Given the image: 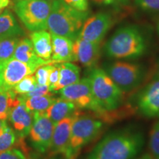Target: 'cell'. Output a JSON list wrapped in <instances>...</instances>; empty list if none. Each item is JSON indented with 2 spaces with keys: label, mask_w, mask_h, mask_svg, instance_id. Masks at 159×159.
<instances>
[{
  "label": "cell",
  "mask_w": 159,
  "mask_h": 159,
  "mask_svg": "<svg viewBox=\"0 0 159 159\" xmlns=\"http://www.w3.org/2000/svg\"><path fill=\"white\" fill-rule=\"evenodd\" d=\"M144 134L128 127L107 134L82 159H134L144 147Z\"/></svg>",
  "instance_id": "6da1fadb"
},
{
  "label": "cell",
  "mask_w": 159,
  "mask_h": 159,
  "mask_svg": "<svg viewBox=\"0 0 159 159\" xmlns=\"http://www.w3.org/2000/svg\"><path fill=\"white\" fill-rule=\"evenodd\" d=\"M148 40L136 25H128L116 30L104 45L107 57L114 59H136L148 50Z\"/></svg>",
  "instance_id": "7a4b0ae2"
},
{
  "label": "cell",
  "mask_w": 159,
  "mask_h": 159,
  "mask_svg": "<svg viewBox=\"0 0 159 159\" xmlns=\"http://www.w3.org/2000/svg\"><path fill=\"white\" fill-rule=\"evenodd\" d=\"M89 16V11H77L63 0H53L47 20V30L51 34L75 41Z\"/></svg>",
  "instance_id": "3957f363"
},
{
  "label": "cell",
  "mask_w": 159,
  "mask_h": 159,
  "mask_svg": "<svg viewBox=\"0 0 159 159\" xmlns=\"http://www.w3.org/2000/svg\"><path fill=\"white\" fill-rule=\"evenodd\" d=\"M87 78L94 99L102 109L115 111L122 102L123 94L104 69L93 67L89 69Z\"/></svg>",
  "instance_id": "277c9868"
},
{
  "label": "cell",
  "mask_w": 159,
  "mask_h": 159,
  "mask_svg": "<svg viewBox=\"0 0 159 159\" xmlns=\"http://www.w3.org/2000/svg\"><path fill=\"white\" fill-rule=\"evenodd\" d=\"M102 127L103 122L101 120L88 115H81L79 112L75 116L71 125L70 140L66 158L76 159L81 149L98 136Z\"/></svg>",
  "instance_id": "5b68a950"
},
{
  "label": "cell",
  "mask_w": 159,
  "mask_h": 159,
  "mask_svg": "<svg viewBox=\"0 0 159 159\" xmlns=\"http://www.w3.org/2000/svg\"><path fill=\"white\" fill-rule=\"evenodd\" d=\"M61 98L74 103L78 109L92 111L104 120H111V111H106L100 107L93 96L89 79L83 77L77 83L61 89L59 91Z\"/></svg>",
  "instance_id": "8992f818"
},
{
  "label": "cell",
  "mask_w": 159,
  "mask_h": 159,
  "mask_svg": "<svg viewBox=\"0 0 159 159\" xmlns=\"http://www.w3.org/2000/svg\"><path fill=\"white\" fill-rule=\"evenodd\" d=\"M103 69L123 93L136 89L145 77L144 66L137 63L114 61L105 63Z\"/></svg>",
  "instance_id": "52a82bcc"
},
{
  "label": "cell",
  "mask_w": 159,
  "mask_h": 159,
  "mask_svg": "<svg viewBox=\"0 0 159 159\" xmlns=\"http://www.w3.org/2000/svg\"><path fill=\"white\" fill-rule=\"evenodd\" d=\"M52 2L19 0L14 3V11L25 27L31 32L47 30Z\"/></svg>",
  "instance_id": "ba28073f"
},
{
  "label": "cell",
  "mask_w": 159,
  "mask_h": 159,
  "mask_svg": "<svg viewBox=\"0 0 159 159\" xmlns=\"http://www.w3.org/2000/svg\"><path fill=\"white\" fill-rule=\"evenodd\" d=\"M114 24V17L107 12H99L89 16L78 35L80 39L101 43Z\"/></svg>",
  "instance_id": "9c48e42d"
},
{
  "label": "cell",
  "mask_w": 159,
  "mask_h": 159,
  "mask_svg": "<svg viewBox=\"0 0 159 159\" xmlns=\"http://www.w3.org/2000/svg\"><path fill=\"white\" fill-rule=\"evenodd\" d=\"M55 124L44 114H33V122L30 131V144L36 152L44 153L49 150Z\"/></svg>",
  "instance_id": "30bf717a"
},
{
  "label": "cell",
  "mask_w": 159,
  "mask_h": 159,
  "mask_svg": "<svg viewBox=\"0 0 159 159\" xmlns=\"http://www.w3.org/2000/svg\"><path fill=\"white\" fill-rule=\"evenodd\" d=\"M36 69L14 57L0 61V90H11L20 80Z\"/></svg>",
  "instance_id": "8fae6325"
},
{
  "label": "cell",
  "mask_w": 159,
  "mask_h": 159,
  "mask_svg": "<svg viewBox=\"0 0 159 159\" xmlns=\"http://www.w3.org/2000/svg\"><path fill=\"white\" fill-rule=\"evenodd\" d=\"M137 110L142 116L159 118V79H153L136 96Z\"/></svg>",
  "instance_id": "7c38bea8"
},
{
  "label": "cell",
  "mask_w": 159,
  "mask_h": 159,
  "mask_svg": "<svg viewBox=\"0 0 159 159\" xmlns=\"http://www.w3.org/2000/svg\"><path fill=\"white\" fill-rule=\"evenodd\" d=\"M101 43H97L77 37L73 41L75 61L88 69L96 66L101 55Z\"/></svg>",
  "instance_id": "4fadbf2b"
},
{
  "label": "cell",
  "mask_w": 159,
  "mask_h": 159,
  "mask_svg": "<svg viewBox=\"0 0 159 159\" xmlns=\"http://www.w3.org/2000/svg\"><path fill=\"white\" fill-rule=\"evenodd\" d=\"M78 113L73 116L66 117L55 125L51 146L49 150H50L52 156L63 155L65 156L66 155L69 148V140H70L71 125L75 116Z\"/></svg>",
  "instance_id": "5bb4252c"
},
{
  "label": "cell",
  "mask_w": 159,
  "mask_h": 159,
  "mask_svg": "<svg viewBox=\"0 0 159 159\" xmlns=\"http://www.w3.org/2000/svg\"><path fill=\"white\" fill-rule=\"evenodd\" d=\"M20 98V102L16 104L11 110L8 119L13 125L17 136L25 139L28 136L30 131L33 122V114L27 110L22 98Z\"/></svg>",
  "instance_id": "9a60e30c"
},
{
  "label": "cell",
  "mask_w": 159,
  "mask_h": 159,
  "mask_svg": "<svg viewBox=\"0 0 159 159\" xmlns=\"http://www.w3.org/2000/svg\"><path fill=\"white\" fill-rule=\"evenodd\" d=\"M13 57L35 69L43 65L53 63L52 61H45L38 56L33 49L30 39L28 38L20 39L15 49Z\"/></svg>",
  "instance_id": "2e32d148"
},
{
  "label": "cell",
  "mask_w": 159,
  "mask_h": 159,
  "mask_svg": "<svg viewBox=\"0 0 159 159\" xmlns=\"http://www.w3.org/2000/svg\"><path fill=\"white\" fill-rule=\"evenodd\" d=\"M52 53L51 60L54 63L75 61L73 53V41L66 37L51 34Z\"/></svg>",
  "instance_id": "e0dca14e"
},
{
  "label": "cell",
  "mask_w": 159,
  "mask_h": 159,
  "mask_svg": "<svg viewBox=\"0 0 159 159\" xmlns=\"http://www.w3.org/2000/svg\"><path fill=\"white\" fill-rule=\"evenodd\" d=\"M79 109L74 103L61 97L56 98L55 102L43 114L55 125L59 121L73 116L79 112Z\"/></svg>",
  "instance_id": "ac0fdd59"
},
{
  "label": "cell",
  "mask_w": 159,
  "mask_h": 159,
  "mask_svg": "<svg viewBox=\"0 0 159 159\" xmlns=\"http://www.w3.org/2000/svg\"><path fill=\"white\" fill-rule=\"evenodd\" d=\"M30 39L38 56L45 61H52L51 60L52 47L50 33L47 30L32 32Z\"/></svg>",
  "instance_id": "d6986e66"
},
{
  "label": "cell",
  "mask_w": 159,
  "mask_h": 159,
  "mask_svg": "<svg viewBox=\"0 0 159 159\" xmlns=\"http://www.w3.org/2000/svg\"><path fill=\"white\" fill-rule=\"evenodd\" d=\"M24 31L9 10H5L0 14V39L24 35Z\"/></svg>",
  "instance_id": "ffe728a7"
},
{
  "label": "cell",
  "mask_w": 159,
  "mask_h": 159,
  "mask_svg": "<svg viewBox=\"0 0 159 159\" xmlns=\"http://www.w3.org/2000/svg\"><path fill=\"white\" fill-rule=\"evenodd\" d=\"M80 78V69L70 62L59 63V81L55 91L77 83Z\"/></svg>",
  "instance_id": "44dd1931"
},
{
  "label": "cell",
  "mask_w": 159,
  "mask_h": 159,
  "mask_svg": "<svg viewBox=\"0 0 159 159\" xmlns=\"http://www.w3.org/2000/svg\"><path fill=\"white\" fill-rule=\"evenodd\" d=\"M56 98L52 97V94L43 95V96L31 97L23 99L26 108L33 114L41 113L43 114L50 105L55 102Z\"/></svg>",
  "instance_id": "7402d4cb"
},
{
  "label": "cell",
  "mask_w": 159,
  "mask_h": 159,
  "mask_svg": "<svg viewBox=\"0 0 159 159\" xmlns=\"http://www.w3.org/2000/svg\"><path fill=\"white\" fill-rule=\"evenodd\" d=\"M20 100L21 98L12 89L8 91L0 90V119L7 121L12 108Z\"/></svg>",
  "instance_id": "603a6c76"
},
{
  "label": "cell",
  "mask_w": 159,
  "mask_h": 159,
  "mask_svg": "<svg viewBox=\"0 0 159 159\" xmlns=\"http://www.w3.org/2000/svg\"><path fill=\"white\" fill-rule=\"evenodd\" d=\"M21 38L13 36L0 39V61H5L13 57L15 49Z\"/></svg>",
  "instance_id": "cb8c5ba5"
},
{
  "label": "cell",
  "mask_w": 159,
  "mask_h": 159,
  "mask_svg": "<svg viewBox=\"0 0 159 159\" xmlns=\"http://www.w3.org/2000/svg\"><path fill=\"white\" fill-rule=\"evenodd\" d=\"M19 137L16 134L8 125L4 132L0 135V152L10 149L16 148Z\"/></svg>",
  "instance_id": "d4e9b609"
},
{
  "label": "cell",
  "mask_w": 159,
  "mask_h": 159,
  "mask_svg": "<svg viewBox=\"0 0 159 159\" xmlns=\"http://www.w3.org/2000/svg\"><path fill=\"white\" fill-rule=\"evenodd\" d=\"M36 85L37 83L35 75L32 74L24 77L12 89V90L18 96H24L33 90Z\"/></svg>",
  "instance_id": "484cf974"
},
{
  "label": "cell",
  "mask_w": 159,
  "mask_h": 159,
  "mask_svg": "<svg viewBox=\"0 0 159 159\" xmlns=\"http://www.w3.org/2000/svg\"><path fill=\"white\" fill-rule=\"evenodd\" d=\"M149 148L151 156L159 159V120L152 125L149 136Z\"/></svg>",
  "instance_id": "4316f807"
},
{
  "label": "cell",
  "mask_w": 159,
  "mask_h": 159,
  "mask_svg": "<svg viewBox=\"0 0 159 159\" xmlns=\"http://www.w3.org/2000/svg\"><path fill=\"white\" fill-rule=\"evenodd\" d=\"M53 67H54V63H51V64L41 66L35 70L34 75L37 84L48 85L49 75Z\"/></svg>",
  "instance_id": "83f0119b"
},
{
  "label": "cell",
  "mask_w": 159,
  "mask_h": 159,
  "mask_svg": "<svg viewBox=\"0 0 159 159\" xmlns=\"http://www.w3.org/2000/svg\"><path fill=\"white\" fill-rule=\"evenodd\" d=\"M139 8L150 13H159V0H135Z\"/></svg>",
  "instance_id": "f1b7e54d"
},
{
  "label": "cell",
  "mask_w": 159,
  "mask_h": 159,
  "mask_svg": "<svg viewBox=\"0 0 159 159\" xmlns=\"http://www.w3.org/2000/svg\"><path fill=\"white\" fill-rule=\"evenodd\" d=\"M27 156L19 148H11L0 152V159H27Z\"/></svg>",
  "instance_id": "f546056e"
},
{
  "label": "cell",
  "mask_w": 159,
  "mask_h": 159,
  "mask_svg": "<svg viewBox=\"0 0 159 159\" xmlns=\"http://www.w3.org/2000/svg\"><path fill=\"white\" fill-rule=\"evenodd\" d=\"M50 94V90H49V85H39L37 84L33 90H32L28 94L24 95L21 97L23 99L31 97H37V96H43V95Z\"/></svg>",
  "instance_id": "4dcf8cb0"
},
{
  "label": "cell",
  "mask_w": 159,
  "mask_h": 159,
  "mask_svg": "<svg viewBox=\"0 0 159 159\" xmlns=\"http://www.w3.org/2000/svg\"><path fill=\"white\" fill-rule=\"evenodd\" d=\"M59 81V63H54V67L51 71L49 77L48 85L50 91H55Z\"/></svg>",
  "instance_id": "1f68e13d"
},
{
  "label": "cell",
  "mask_w": 159,
  "mask_h": 159,
  "mask_svg": "<svg viewBox=\"0 0 159 159\" xmlns=\"http://www.w3.org/2000/svg\"><path fill=\"white\" fill-rule=\"evenodd\" d=\"M69 6L79 11H89V0H63Z\"/></svg>",
  "instance_id": "d6a6232c"
},
{
  "label": "cell",
  "mask_w": 159,
  "mask_h": 159,
  "mask_svg": "<svg viewBox=\"0 0 159 159\" xmlns=\"http://www.w3.org/2000/svg\"><path fill=\"white\" fill-rule=\"evenodd\" d=\"M94 3L101 5L112 6L115 7H120L127 5L129 0H92Z\"/></svg>",
  "instance_id": "836d02e7"
},
{
  "label": "cell",
  "mask_w": 159,
  "mask_h": 159,
  "mask_svg": "<svg viewBox=\"0 0 159 159\" xmlns=\"http://www.w3.org/2000/svg\"><path fill=\"white\" fill-rule=\"evenodd\" d=\"M11 0H0V14L8 7Z\"/></svg>",
  "instance_id": "e575fe53"
},
{
  "label": "cell",
  "mask_w": 159,
  "mask_h": 159,
  "mask_svg": "<svg viewBox=\"0 0 159 159\" xmlns=\"http://www.w3.org/2000/svg\"><path fill=\"white\" fill-rule=\"evenodd\" d=\"M43 153L41 152H32L30 153L29 156H27V159H46L44 157L42 156Z\"/></svg>",
  "instance_id": "d590c367"
},
{
  "label": "cell",
  "mask_w": 159,
  "mask_h": 159,
  "mask_svg": "<svg viewBox=\"0 0 159 159\" xmlns=\"http://www.w3.org/2000/svg\"><path fill=\"white\" fill-rule=\"evenodd\" d=\"M153 79H159V59L157 61L156 66H155L154 71H153Z\"/></svg>",
  "instance_id": "8d00e7d4"
},
{
  "label": "cell",
  "mask_w": 159,
  "mask_h": 159,
  "mask_svg": "<svg viewBox=\"0 0 159 159\" xmlns=\"http://www.w3.org/2000/svg\"><path fill=\"white\" fill-rule=\"evenodd\" d=\"M7 123L5 120H3V119H0V135H1L5 130V129L7 128Z\"/></svg>",
  "instance_id": "74e56055"
},
{
  "label": "cell",
  "mask_w": 159,
  "mask_h": 159,
  "mask_svg": "<svg viewBox=\"0 0 159 159\" xmlns=\"http://www.w3.org/2000/svg\"><path fill=\"white\" fill-rule=\"evenodd\" d=\"M50 159H68L63 155H54Z\"/></svg>",
  "instance_id": "f35d334b"
},
{
  "label": "cell",
  "mask_w": 159,
  "mask_h": 159,
  "mask_svg": "<svg viewBox=\"0 0 159 159\" xmlns=\"http://www.w3.org/2000/svg\"><path fill=\"white\" fill-rule=\"evenodd\" d=\"M137 159H154L153 158H152V156H151V155L150 154H144V155H143L142 156H141L140 158H137Z\"/></svg>",
  "instance_id": "ab89813d"
},
{
  "label": "cell",
  "mask_w": 159,
  "mask_h": 159,
  "mask_svg": "<svg viewBox=\"0 0 159 159\" xmlns=\"http://www.w3.org/2000/svg\"><path fill=\"white\" fill-rule=\"evenodd\" d=\"M157 31H158V34L159 35V21L158 23V25H157Z\"/></svg>",
  "instance_id": "60d3db41"
},
{
  "label": "cell",
  "mask_w": 159,
  "mask_h": 159,
  "mask_svg": "<svg viewBox=\"0 0 159 159\" xmlns=\"http://www.w3.org/2000/svg\"><path fill=\"white\" fill-rule=\"evenodd\" d=\"M41 1H45V2H52L53 0H41Z\"/></svg>",
  "instance_id": "b9f144b4"
},
{
  "label": "cell",
  "mask_w": 159,
  "mask_h": 159,
  "mask_svg": "<svg viewBox=\"0 0 159 159\" xmlns=\"http://www.w3.org/2000/svg\"><path fill=\"white\" fill-rule=\"evenodd\" d=\"M12 1L13 2H18V1H19V0H12Z\"/></svg>",
  "instance_id": "7bdbcfd3"
}]
</instances>
